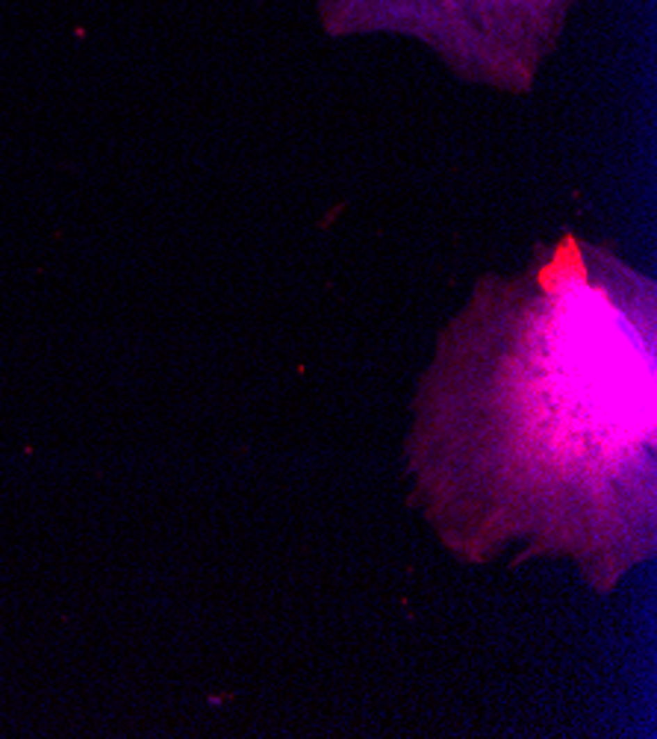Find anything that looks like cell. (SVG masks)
Listing matches in <instances>:
<instances>
[{"label": "cell", "instance_id": "obj_1", "mask_svg": "<svg viewBox=\"0 0 657 739\" xmlns=\"http://www.w3.org/2000/svg\"><path fill=\"white\" fill-rule=\"evenodd\" d=\"M581 0H318L330 35L398 33L472 80L525 89Z\"/></svg>", "mask_w": 657, "mask_h": 739}]
</instances>
